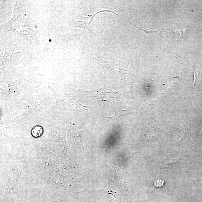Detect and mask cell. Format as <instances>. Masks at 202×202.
<instances>
[{
    "mask_svg": "<svg viewBox=\"0 0 202 202\" xmlns=\"http://www.w3.org/2000/svg\"><path fill=\"white\" fill-rule=\"evenodd\" d=\"M126 111H126V110H122V111H120V112L117 113L116 115H115V116L110 117H106V118L107 119V121H112L115 120L117 117H119L122 116V115H125Z\"/></svg>",
    "mask_w": 202,
    "mask_h": 202,
    "instance_id": "6",
    "label": "cell"
},
{
    "mask_svg": "<svg viewBox=\"0 0 202 202\" xmlns=\"http://www.w3.org/2000/svg\"><path fill=\"white\" fill-rule=\"evenodd\" d=\"M174 78L169 81H167L164 84L163 86V89L165 92L167 93L168 92L169 90H170L171 88L174 85V82H175L174 81Z\"/></svg>",
    "mask_w": 202,
    "mask_h": 202,
    "instance_id": "5",
    "label": "cell"
},
{
    "mask_svg": "<svg viewBox=\"0 0 202 202\" xmlns=\"http://www.w3.org/2000/svg\"><path fill=\"white\" fill-rule=\"evenodd\" d=\"M131 24L133 25V26H134L136 27V28L137 29H138V30H140H140H141V31H143L144 32V33H145L146 35H150V34L151 33H154V32H156V31H157V30H156V31H150V30H149L144 29L141 28H139V27L137 26H136V25L133 24Z\"/></svg>",
    "mask_w": 202,
    "mask_h": 202,
    "instance_id": "7",
    "label": "cell"
},
{
    "mask_svg": "<svg viewBox=\"0 0 202 202\" xmlns=\"http://www.w3.org/2000/svg\"><path fill=\"white\" fill-rule=\"evenodd\" d=\"M164 180L159 178L155 181L154 185L156 187H160L163 186L164 185Z\"/></svg>",
    "mask_w": 202,
    "mask_h": 202,
    "instance_id": "8",
    "label": "cell"
},
{
    "mask_svg": "<svg viewBox=\"0 0 202 202\" xmlns=\"http://www.w3.org/2000/svg\"><path fill=\"white\" fill-rule=\"evenodd\" d=\"M97 64H100L104 69L112 74L118 75H130L128 72L125 66L120 63L114 62H109L99 59H94Z\"/></svg>",
    "mask_w": 202,
    "mask_h": 202,
    "instance_id": "3",
    "label": "cell"
},
{
    "mask_svg": "<svg viewBox=\"0 0 202 202\" xmlns=\"http://www.w3.org/2000/svg\"><path fill=\"white\" fill-rule=\"evenodd\" d=\"M20 165L14 161L8 163L7 165L6 193L9 195L15 194L17 191L20 176L22 171Z\"/></svg>",
    "mask_w": 202,
    "mask_h": 202,
    "instance_id": "1",
    "label": "cell"
},
{
    "mask_svg": "<svg viewBox=\"0 0 202 202\" xmlns=\"http://www.w3.org/2000/svg\"><path fill=\"white\" fill-rule=\"evenodd\" d=\"M88 93L91 98L101 102L109 103L118 98L116 92L110 89L100 88L88 91Z\"/></svg>",
    "mask_w": 202,
    "mask_h": 202,
    "instance_id": "2",
    "label": "cell"
},
{
    "mask_svg": "<svg viewBox=\"0 0 202 202\" xmlns=\"http://www.w3.org/2000/svg\"><path fill=\"white\" fill-rule=\"evenodd\" d=\"M44 133V130L42 126L39 125L34 127L32 130L31 134L34 138H37L41 137Z\"/></svg>",
    "mask_w": 202,
    "mask_h": 202,
    "instance_id": "4",
    "label": "cell"
}]
</instances>
